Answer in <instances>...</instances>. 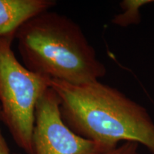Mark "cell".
Here are the masks:
<instances>
[{"label": "cell", "mask_w": 154, "mask_h": 154, "mask_svg": "<svg viewBox=\"0 0 154 154\" xmlns=\"http://www.w3.org/2000/svg\"><path fill=\"white\" fill-rule=\"evenodd\" d=\"M14 38L0 37V118L17 146L31 154L36 105L51 79L19 62L12 49Z\"/></svg>", "instance_id": "cell-3"}, {"label": "cell", "mask_w": 154, "mask_h": 154, "mask_svg": "<svg viewBox=\"0 0 154 154\" xmlns=\"http://www.w3.org/2000/svg\"><path fill=\"white\" fill-rule=\"evenodd\" d=\"M0 154H11L9 146L0 129Z\"/></svg>", "instance_id": "cell-8"}, {"label": "cell", "mask_w": 154, "mask_h": 154, "mask_svg": "<svg viewBox=\"0 0 154 154\" xmlns=\"http://www.w3.org/2000/svg\"><path fill=\"white\" fill-rule=\"evenodd\" d=\"M56 5L55 0H0V37L16 36L25 23Z\"/></svg>", "instance_id": "cell-5"}, {"label": "cell", "mask_w": 154, "mask_h": 154, "mask_svg": "<svg viewBox=\"0 0 154 154\" xmlns=\"http://www.w3.org/2000/svg\"><path fill=\"white\" fill-rule=\"evenodd\" d=\"M63 121L75 134L107 151L121 141L141 144L154 154V122L146 108L100 81L72 84L51 80Z\"/></svg>", "instance_id": "cell-1"}, {"label": "cell", "mask_w": 154, "mask_h": 154, "mask_svg": "<svg viewBox=\"0 0 154 154\" xmlns=\"http://www.w3.org/2000/svg\"><path fill=\"white\" fill-rule=\"evenodd\" d=\"M107 151L69 128L61 117L59 96L52 88H48L36 105L31 154H103Z\"/></svg>", "instance_id": "cell-4"}, {"label": "cell", "mask_w": 154, "mask_h": 154, "mask_svg": "<svg viewBox=\"0 0 154 154\" xmlns=\"http://www.w3.org/2000/svg\"><path fill=\"white\" fill-rule=\"evenodd\" d=\"M138 149L139 143L136 142L127 141L103 154H139Z\"/></svg>", "instance_id": "cell-7"}, {"label": "cell", "mask_w": 154, "mask_h": 154, "mask_svg": "<svg viewBox=\"0 0 154 154\" xmlns=\"http://www.w3.org/2000/svg\"><path fill=\"white\" fill-rule=\"evenodd\" d=\"M153 1H124L121 4L127 10L124 14L118 15L113 19V22L115 24L125 26L132 23L136 24L140 20L138 9L145 4H148Z\"/></svg>", "instance_id": "cell-6"}, {"label": "cell", "mask_w": 154, "mask_h": 154, "mask_svg": "<svg viewBox=\"0 0 154 154\" xmlns=\"http://www.w3.org/2000/svg\"><path fill=\"white\" fill-rule=\"evenodd\" d=\"M15 38L24 66L51 80L82 84L106 74L82 28L66 15L42 13L25 23Z\"/></svg>", "instance_id": "cell-2"}]
</instances>
